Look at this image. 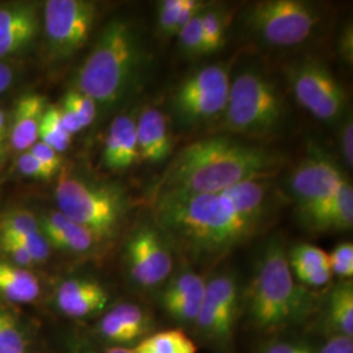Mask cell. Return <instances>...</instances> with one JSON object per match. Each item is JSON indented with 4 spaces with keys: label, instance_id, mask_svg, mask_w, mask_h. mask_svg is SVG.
Returning <instances> with one entry per match:
<instances>
[{
    "label": "cell",
    "instance_id": "obj_1",
    "mask_svg": "<svg viewBox=\"0 0 353 353\" xmlns=\"http://www.w3.org/2000/svg\"><path fill=\"white\" fill-rule=\"evenodd\" d=\"M274 178L248 181L208 194L153 196L154 224L195 263L212 265L258 236L279 205Z\"/></svg>",
    "mask_w": 353,
    "mask_h": 353
},
{
    "label": "cell",
    "instance_id": "obj_2",
    "mask_svg": "<svg viewBox=\"0 0 353 353\" xmlns=\"http://www.w3.org/2000/svg\"><path fill=\"white\" fill-rule=\"evenodd\" d=\"M285 156L263 145L227 135L194 141L170 161L154 195L208 194L248 181L274 178Z\"/></svg>",
    "mask_w": 353,
    "mask_h": 353
},
{
    "label": "cell",
    "instance_id": "obj_3",
    "mask_svg": "<svg viewBox=\"0 0 353 353\" xmlns=\"http://www.w3.org/2000/svg\"><path fill=\"white\" fill-rule=\"evenodd\" d=\"M145 61L139 29L128 20L115 19L102 29L87 59L79 67L74 89L96 103L113 105L135 85Z\"/></svg>",
    "mask_w": 353,
    "mask_h": 353
},
{
    "label": "cell",
    "instance_id": "obj_4",
    "mask_svg": "<svg viewBox=\"0 0 353 353\" xmlns=\"http://www.w3.org/2000/svg\"><path fill=\"white\" fill-rule=\"evenodd\" d=\"M309 292L296 283L288 255L278 239L268 241L261 254L248 293L252 325L274 332L299 322L310 310Z\"/></svg>",
    "mask_w": 353,
    "mask_h": 353
},
{
    "label": "cell",
    "instance_id": "obj_5",
    "mask_svg": "<svg viewBox=\"0 0 353 353\" xmlns=\"http://www.w3.org/2000/svg\"><path fill=\"white\" fill-rule=\"evenodd\" d=\"M55 199L58 211L99 241L113 239L130 205L123 190L68 174L58 179Z\"/></svg>",
    "mask_w": 353,
    "mask_h": 353
},
{
    "label": "cell",
    "instance_id": "obj_6",
    "mask_svg": "<svg viewBox=\"0 0 353 353\" xmlns=\"http://www.w3.org/2000/svg\"><path fill=\"white\" fill-rule=\"evenodd\" d=\"M284 100L278 87L265 75L245 71L230 83L224 110V128L230 134L265 138L283 123Z\"/></svg>",
    "mask_w": 353,
    "mask_h": 353
},
{
    "label": "cell",
    "instance_id": "obj_7",
    "mask_svg": "<svg viewBox=\"0 0 353 353\" xmlns=\"http://www.w3.org/2000/svg\"><path fill=\"white\" fill-rule=\"evenodd\" d=\"M322 14L316 4L305 0H262L246 13V23L265 43L292 48L310 37Z\"/></svg>",
    "mask_w": 353,
    "mask_h": 353
},
{
    "label": "cell",
    "instance_id": "obj_8",
    "mask_svg": "<svg viewBox=\"0 0 353 353\" xmlns=\"http://www.w3.org/2000/svg\"><path fill=\"white\" fill-rule=\"evenodd\" d=\"M230 88L227 64L205 65L183 79L172 97L178 121L186 126L201 125L224 114Z\"/></svg>",
    "mask_w": 353,
    "mask_h": 353
},
{
    "label": "cell",
    "instance_id": "obj_9",
    "mask_svg": "<svg viewBox=\"0 0 353 353\" xmlns=\"http://www.w3.org/2000/svg\"><path fill=\"white\" fill-rule=\"evenodd\" d=\"M97 4L88 0H49L43 6V32L52 61L74 57L88 41Z\"/></svg>",
    "mask_w": 353,
    "mask_h": 353
},
{
    "label": "cell",
    "instance_id": "obj_10",
    "mask_svg": "<svg viewBox=\"0 0 353 353\" xmlns=\"http://www.w3.org/2000/svg\"><path fill=\"white\" fill-rule=\"evenodd\" d=\"M345 179L338 165L321 152H312L294 169L290 176V191L305 227L325 212Z\"/></svg>",
    "mask_w": 353,
    "mask_h": 353
},
{
    "label": "cell",
    "instance_id": "obj_11",
    "mask_svg": "<svg viewBox=\"0 0 353 353\" xmlns=\"http://www.w3.org/2000/svg\"><path fill=\"white\" fill-rule=\"evenodd\" d=\"M288 81L296 101L322 122H335L345 109V93L327 65L303 61L288 67Z\"/></svg>",
    "mask_w": 353,
    "mask_h": 353
},
{
    "label": "cell",
    "instance_id": "obj_12",
    "mask_svg": "<svg viewBox=\"0 0 353 353\" xmlns=\"http://www.w3.org/2000/svg\"><path fill=\"white\" fill-rule=\"evenodd\" d=\"M240 303V285L233 274L221 272L207 280L202 306L194 323L201 338L221 348L229 344Z\"/></svg>",
    "mask_w": 353,
    "mask_h": 353
},
{
    "label": "cell",
    "instance_id": "obj_13",
    "mask_svg": "<svg viewBox=\"0 0 353 353\" xmlns=\"http://www.w3.org/2000/svg\"><path fill=\"white\" fill-rule=\"evenodd\" d=\"M126 261L131 278L143 288L164 284L174 267L170 242L156 224L134 230L127 242Z\"/></svg>",
    "mask_w": 353,
    "mask_h": 353
},
{
    "label": "cell",
    "instance_id": "obj_14",
    "mask_svg": "<svg viewBox=\"0 0 353 353\" xmlns=\"http://www.w3.org/2000/svg\"><path fill=\"white\" fill-rule=\"evenodd\" d=\"M39 21L36 3L17 1L0 6V58L26 50L38 37Z\"/></svg>",
    "mask_w": 353,
    "mask_h": 353
},
{
    "label": "cell",
    "instance_id": "obj_15",
    "mask_svg": "<svg viewBox=\"0 0 353 353\" xmlns=\"http://www.w3.org/2000/svg\"><path fill=\"white\" fill-rule=\"evenodd\" d=\"M207 280L195 271H179L170 279L160 296V303L166 314L179 325H194L201 306Z\"/></svg>",
    "mask_w": 353,
    "mask_h": 353
},
{
    "label": "cell",
    "instance_id": "obj_16",
    "mask_svg": "<svg viewBox=\"0 0 353 353\" xmlns=\"http://www.w3.org/2000/svg\"><path fill=\"white\" fill-rule=\"evenodd\" d=\"M140 160L160 164L173 152V135L166 114L153 106L145 108L137 121Z\"/></svg>",
    "mask_w": 353,
    "mask_h": 353
},
{
    "label": "cell",
    "instance_id": "obj_17",
    "mask_svg": "<svg viewBox=\"0 0 353 353\" xmlns=\"http://www.w3.org/2000/svg\"><path fill=\"white\" fill-rule=\"evenodd\" d=\"M55 303L64 316L84 318L101 312L109 303V293L96 280L70 279L59 285Z\"/></svg>",
    "mask_w": 353,
    "mask_h": 353
},
{
    "label": "cell",
    "instance_id": "obj_18",
    "mask_svg": "<svg viewBox=\"0 0 353 353\" xmlns=\"http://www.w3.org/2000/svg\"><path fill=\"white\" fill-rule=\"evenodd\" d=\"M140 160L137 121L131 115L114 118L102 151V163L112 170H125Z\"/></svg>",
    "mask_w": 353,
    "mask_h": 353
},
{
    "label": "cell",
    "instance_id": "obj_19",
    "mask_svg": "<svg viewBox=\"0 0 353 353\" xmlns=\"http://www.w3.org/2000/svg\"><path fill=\"white\" fill-rule=\"evenodd\" d=\"M46 108V99L36 93H29L17 100L10 118V145L14 151H29L37 143Z\"/></svg>",
    "mask_w": 353,
    "mask_h": 353
},
{
    "label": "cell",
    "instance_id": "obj_20",
    "mask_svg": "<svg viewBox=\"0 0 353 353\" xmlns=\"http://www.w3.org/2000/svg\"><path fill=\"white\" fill-rule=\"evenodd\" d=\"M39 229L49 245L72 254L88 252L99 243L88 229L74 223L61 211H49L38 219Z\"/></svg>",
    "mask_w": 353,
    "mask_h": 353
},
{
    "label": "cell",
    "instance_id": "obj_21",
    "mask_svg": "<svg viewBox=\"0 0 353 353\" xmlns=\"http://www.w3.org/2000/svg\"><path fill=\"white\" fill-rule=\"evenodd\" d=\"M352 224L353 189L351 182L345 179L325 212L318 216L307 229L316 233L343 232L351 229Z\"/></svg>",
    "mask_w": 353,
    "mask_h": 353
},
{
    "label": "cell",
    "instance_id": "obj_22",
    "mask_svg": "<svg viewBox=\"0 0 353 353\" xmlns=\"http://www.w3.org/2000/svg\"><path fill=\"white\" fill-rule=\"evenodd\" d=\"M41 285L37 276L19 265L0 262V296L17 303L37 300Z\"/></svg>",
    "mask_w": 353,
    "mask_h": 353
},
{
    "label": "cell",
    "instance_id": "obj_23",
    "mask_svg": "<svg viewBox=\"0 0 353 353\" xmlns=\"http://www.w3.org/2000/svg\"><path fill=\"white\" fill-rule=\"evenodd\" d=\"M327 323L335 336H353V285L345 280L331 290L327 303Z\"/></svg>",
    "mask_w": 353,
    "mask_h": 353
},
{
    "label": "cell",
    "instance_id": "obj_24",
    "mask_svg": "<svg viewBox=\"0 0 353 353\" xmlns=\"http://www.w3.org/2000/svg\"><path fill=\"white\" fill-rule=\"evenodd\" d=\"M194 341L181 328H172L147 335L135 345L132 353H196Z\"/></svg>",
    "mask_w": 353,
    "mask_h": 353
},
{
    "label": "cell",
    "instance_id": "obj_25",
    "mask_svg": "<svg viewBox=\"0 0 353 353\" xmlns=\"http://www.w3.org/2000/svg\"><path fill=\"white\" fill-rule=\"evenodd\" d=\"M232 14L227 7L208 6L202 12L203 33L207 54L224 48Z\"/></svg>",
    "mask_w": 353,
    "mask_h": 353
},
{
    "label": "cell",
    "instance_id": "obj_26",
    "mask_svg": "<svg viewBox=\"0 0 353 353\" xmlns=\"http://www.w3.org/2000/svg\"><path fill=\"white\" fill-rule=\"evenodd\" d=\"M38 140L58 153H63L68 150L72 137L62 125L58 105H48L39 127Z\"/></svg>",
    "mask_w": 353,
    "mask_h": 353
},
{
    "label": "cell",
    "instance_id": "obj_27",
    "mask_svg": "<svg viewBox=\"0 0 353 353\" xmlns=\"http://www.w3.org/2000/svg\"><path fill=\"white\" fill-rule=\"evenodd\" d=\"M288 263L294 278L318 268L330 267L328 254L321 248L310 243H299L290 249Z\"/></svg>",
    "mask_w": 353,
    "mask_h": 353
},
{
    "label": "cell",
    "instance_id": "obj_28",
    "mask_svg": "<svg viewBox=\"0 0 353 353\" xmlns=\"http://www.w3.org/2000/svg\"><path fill=\"white\" fill-rule=\"evenodd\" d=\"M39 230L37 216L26 208H12L0 214V236L26 234Z\"/></svg>",
    "mask_w": 353,
    "mask_h": 353
},
{
    "label": "cell",
    "instance_id": "obj_29",
    "mask_svg": "<svg viewBox=\"0 0 353 353\" xmlns=\"http://www.w3.org/2000/svg\"><path fill=\"white\" fill-rule=\"evenodd\" d=\"M97 331L101 338L113 343L117 347H123L126 344L139 341V336L127 326L113 309L102 316Z\"/></svg>",
    "mask_w": 353,
    "mask_h": 353
},
{
    "label": "cell",
    "instance_id": "obj_30",
    "mask_svg": "<svg viewBox=\"0 0 353 353\" xmlns=\"http://www.w3.org/2000/svg\"><path fill=\"white\" fill-rule=\"evenodd\" d=\"M202 12L192 17L189 23L176 33L181 49L190 57L207 54L204 33H203Z\"/></svg>",
    "mask_w": 353,
    "mask_h": 353
},
{
    "label": "cell",
    "instance_id": "obj_31",
    "mask_svg": "<svg viewBox=\"0 0 353 353\" xmlns=\"http://www.w3.org/2000/svg\"><path fill=\"white\" fill-rule=\"evenodd\" d=\"M0 353H26V338L8 313L0 310Z\"/></svg>",
    "mask_w": 353,
    "mask_h": 353
},
{
    "label": "cell",
    "instance_id": "obj_32",
    "mask_svg": "<svg viewBox=\"0 0 353 353\" xmlns=\"http://www.w3.org/2000/svg\"><path fill=\"white\" fill-rule=\"evenodd\" d=\"M62 105L75 114L83 128L90 126L97 115V103L76 89H71L65 93Z\"/></svg>",
    "mask_w": 353,
    "mask_h": 353
},
{
    "label": "cell",
    "instance_id": "obj_33",
    "mask_svg": "<svg viewBox=\"0 0 353 353\" xmlns=\"http://www.w3.org/2000/svg\"><path fill=\"white\" fill-rule=\"evenodd\" d=\"M182 4L183 0H163L157 3V29L160 34L166 37L176 36Z\"/></svg>",
    "mask_w": 353,
    "mask_h": 353
},
{
    "label": "cell",
    "instance_id": "obj_34",
    "mask_svg": "<svg viewBox=\"0 0 353 353\" xmlns=\"http://www.w3.org/2000/svg\"><path fill=\"white\" fill-rule=\"evenodd\" d=\"M0 237H7L11 240L19 242L26 249V252L30 254L34 265L36 263H42L45 262L49 255H50V245L45 236L42 234L41 229L37 232L32 233H26V234H13V236H0Z\"/></svg>",
    "mask_w": 353,
    "mask_h": 353
},
{
    "label": "cell",
    "instance_id": "obj_35",
    "mask_svg": "<svg viewBox=\"0 0 353 353\" xmlns=\"http://www.w3.org/2000/svg\"><path fill=\"white\" fill-rule=\"evenodd\" d=\"M328 263L332 275H338L345 280L353 276L352 242H341L331 254H328Z\"/></svg>",
    "mask_w": 353,
    "mask_h": 353
},
{
    "label": "cell",
    "instance_id": "obj_36",
    "mask_svg": "<svg viewBox=\"0 0 353 353\" xmlns=\"http://www.w3.org/2000/svg\"><path fill=\"white\" fill-rule=\"evenodd\" d=\"M16 170L20 176L33 179H50L55 174H52L50 170L41 164L37 159L32 154V152L26 151L19 153L16 159Z\"/></svg>",
    "mask_w": 353,
    "mask_h": 353
},
{
    "label": "cell",
    "instance_id": "obj_37",
    "mask_svg": "<svg viewBox=\"0 0 353 353\" xmlns=\"http://www.w3.org/2000/svg\"><path fill=\"white\" fill-rule=\"evenodd\" d=\"M0 250L11 258L14 265L24 268V267L34 265L30 254L26 252V248L11 239L0 237Z\"/></svg>",
    "mask_w": 353,
    "mask_h": 353
},
{
    "label": "cell",
    "instance_id": "obj_38",
    "mask_svg": "<svg viewBox=\"0 0 353 353\" xmlns=\"http://www.w3.org/2000/svg\"><path fill=\"white\" fill-rule=\"evenodd\" d=\"M29 151L32 152V154L37 159L38 161L43 166H46L52 174H57L59 172L62 166V159H61V154L54 151L51 147L38 140Z\"/></svg>",
    "mask_w": 353,
    "mask_h": 353
},
{
    "label": "cell",
    "instance_id": "obj_39",
    "mask_svg": "<svg viewBox=\"0 0 353 353\" xmlns=\"http://www.w3.org/2000/svg\"><path fill=\"white\" fill-rule=\"evenodd\" d=\"M261 353H316L303 341H280L267 344Z\"/></svg>",
    "mask_w": 353,
    "mask_h": 353
},
{
    "label": "cell",
    "instance_id": "obj_40",
    "mask_svg": "<svg viewBox=\"0 0 353 353\" xmlns=\"http://www.w3.org/2000/svg\"><path fill=\"white\" fill-rule=\"evenodd\" d=\"M71 353H132L126 347H97L85 339L71 341Z\"/></svg>",
    "mask_w": 353,
    "mask_h": 353
},
{
    "label": "cell",
    "instance_id": "obj_41",
    "mask_svg": "<svg viewBox=\"0 0 353 353\" xmlns=\"http://www.w3.org/2000/svg\"><path fill=\"white\" fill-rule=\"evenodd\" d=\"M341 154L345 165L352 169L353 166V123L352 118H347L341 127Z\"/></svg>",
    "mask_w": 353,
    "mask_h": 353
},
{
    "label": "cell",
    "instance_id": "obj_42",
    "mask_svg": "<svg viewBox=\"0 0 353 353\" xmlns=\"http://www.w3.org/2000/svg\"><path fill=\"white\" fill-rule=\"evenodd\" d=\"M318 353H353V339L334 335Z\"/></svg>",
    "mask_w": 353,
    "mask_h": 353
},
{
    "label": "cell",
    "instance_id": "obj_43",
    "mask_svg": "<svg viewBox=\"0 0 353 353\" xmlns=\"http://www.w3.org/2000/svg\"><path fill=\"white\" fill-rule=\"evenodd\" d=\"M58 109H59V117H61V121H62V125L65 128V131L71 137L75 135V134H79L83 130V126H81L79 118L62 103L58 105Z\"/></svg>",
    "mask_w": 353,
    "mask_h": 353
},
{
    "label": "cell",
    "instance_id": "obj_44",
    "mask_svg": "<svg viewBox=\"0 0 353 353\" xmlns=\"http://www.w3.org/2000/svg\"><path fill=\"white\" fill-rule=\"evenodd\" d=\"M339 52L347 63L352 64L353 59V32L352 26H345L341 34Z\"/></svg>",
    "mask_w": 353,
    "mask_h": 353
},
{
    "label": "cell",
    "instance_id": "obj_45",
    "mask_svg": "<svg viewBox=\"0 0 353 353\" xmlns=\"http://www.w3.org/2000/svg\"><path fill=\"white\" fill-rule=\"evenodd\" d=\"M10 145V118L4 109L0 108V164Z\"/></svg>",
    "mask_w": 353,
    "mask_h": 353
},
{
    "label": "cell",
    "instance_id": "obj_46",
    "mask_svg": "<svg viewBox=\"0 0 353 353\" xmlns=\"http://www.w3.org/2000/svg\"><path fill=\"white\" fill-rule=\"evenodd\" d=\"M14 81V70L11 64L0 59V94L12 87Z\"/></svg>",
    "mask_w": 353,
    "mask_h": 353
}]
</instances>
